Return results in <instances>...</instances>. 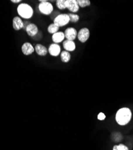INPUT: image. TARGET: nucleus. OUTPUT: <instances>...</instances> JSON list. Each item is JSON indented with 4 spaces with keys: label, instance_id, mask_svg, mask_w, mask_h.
Returning a JSON list of instances; mask_svg holds the SVG:
<instances>
[{
    "label": "nucleus",
    "instance_id": "nucleus-1",
    "mask_svg": "<svg viewBox=\"0 0 133 150\" xmlns=\"http://www.w3.org/2000/svg\"><path fill=\"white\" fill-rule=\"evenodd\" d=\"M132 117L131 110L128 108L119 109L116 112L115 120L120 126H125L130 121Z\"/></svg>",
    "mask_w": 133,
    "mask_h": 150
},
{
    "label": "nucleus",
    "instance_id": "nucleus-2",
    "mask_svg": "<svg viewBox=\"0 0 133 150\" xmlns=\"http://www.w3.org/2000/svg\"><path fill=\"white\" fill-rule=\"evenodd\" d=\"M18 13L22 18L29 19L34 15V10L32 7L27 3H21L17 8Z\"/></svg>",
    "mask_w": 133,
    "mask_h": 150
},
{
    "label": "nucleus",
    "instance_id": "nucleus-3",
    "mask_svg": "<svg viewBox=\"0 0 133 150\" xmlns=\"http://www.w3.org/2000/svg\"><path fill=\"white\" fill-rule=\"evenodd\" d=\"M70 22V18L68 14L63 13L57 15L53 20V23L59 27H64Z\"/></svg>",
    "mask_w": 133,
    "mask_h": 150
},
{
    "label": "nucleus",
    "instance_id": "nucleus-4",
    "mask_svg": "<svg viewBox=\"0 0 133 150\" xmlns=\"http://www.w3.org/2000/svg\"><path fill=\"white\" fill-rule=\"evenodd\" d=\"M39 10L43 15H49L53 11V6L49 2L40 3L39 5Z\"/></svg>",
    "mask_w": 133,
    "mask_h": 150
},
{
    "label": "nucleus",
    "instance_id": "nucleus-5",
    "mask_svg": "<svg viewBox=\"0 0 133 150\" xmlns=\"http://www.w3.org/2000/svg\"><path fill=\"white\" fill-rule=\"evenodd\" d=\"M90 31L88 28H83L77 33L78 40L81 43H85L89 38Z\"/></svg>",
    "mask_w": 133,
    "mask_h": 150
},
{
    "label": "nucleus",
    "instance_id": "nucleus-6",
    "mask_svg": "<svg viewBox=\"0 0 133 150\" xmlns=\"http://www.w3.org/2000/svg\"><path fill=\"white\" fill-rule=\"evenodd\" d=\"M79 8L77 0H66V8L72 13H77Z\"/></svg>",
    "mask_w": 133,
    "mask_h": 150
},
{
    "label": "nucleus",
    "instance_id": "nucleus-7",
    "mask_svg": "<svg viewBox=\"0 0 133 150\" xmlns=\"http://www.w3.org/2000/svg\"><path fill=\"white\" fill-rule=\"evenodd\" d=\"M65 38L68 40L73 41L77 37V32L76 30L74 28L69 27L67 28L64 32Z\"/></svg>",
    "mask_w": 133,
    "mask_h": 150
},
{
    "label": "nucleus",
    "instance_id": "nucleus-8",
    "mask_svg": "<svg viewBox=\"0 0 133 150\" xmlns=\"http://www.w3.org/2000/svg\"><path fill=\"white\" fill-rule=\"evenodd\" d=\"M25 31L27 34L31 37H35L39 33V28L37 26L32 23H30L27 25L25 28Z\"/></svg>",
    "mask_w": 133,
    "mask_h": 150
},
{
    "label": "nucleus",
    "instance_id": "nucleus-9",
    "mask_svg": "<svg viewBox=\"0 0 133 150\" xmlns=\"http://www.w3.org/2000/svg\"><path fill=\"white\" fill-rule=\"evenodd\" d=\"M21 50L23 55L27 56L32 54L35 51L34 47L30 42L24 43L22 46Z\"/></svg>",
    "mask_w": 133,
    "mask_h": 150
},
{
    "label": "nucleus",
    "instance_id": "nucleus-10",
    "mask_svg": "<svg viewBox=\"0 0 133 150\" xmlns=\"http://www.w3.org/2000/svg\"><path fill=\"white\" fill-rule=\"evenodd\" d=\"M48 52L52 57H58L61 54V47L58 44H51L48 49Z\"/></svg>",
    "mask_w": 133,
    "mask_h": 150
},
{
    "label": "nucleus",
    "instance_id": "nucleus-11",
    "mask_svg": "<svg viewBox=\"0 0 133 150\" xmlns=\"http://www.w3.org/2000/svg\"><path fill=\"white\" fill-rule=\"evenodd\" d=\"M24 27V23L19 16H16L13 19V28L16 31L22 29Z\"/></svg>",
    "mask_w": 133,
    "mask_h": 150
},
{
    "label": "nucleus",
    "instance_id": "nucleus-12",
    "mask_svg": "<svg viewBox=\"0 0 133 150\" xmlns=\"http://www.w3.org/2000/svg\"><path fill=\"white\" fill-rule=\"evenodd\" d=\"M63 47L67 52H72L76 49V44L74 41L66 40L63 42Z\"/></svg>",
    "mask_w": 133,
    "mask_h": 150
},
{
    "label": "nucleus",
    "instance_id": "nucleus-13",
    "mask_svg": "<svg viewBox=\"0 0 133 150\" xmlns=\"http://www.w3.org/2000/svg\"><path fill=\"white\" fill-rule=\"evenodd\" d=\"M65 39L64 33L61 31H58L52 35V39L54 43L58 44L62 42Z\"/></svg>",
    "mask_w": 133,
    "mask_h": 150
},
{
    "label": "nucleus",
    "instance_id": "nucleus-14",
    "mask_svg": "<svg viewBox=\"0 0 133 150\" xmlns=\"http://www.w3.org/2000/svg\"><path fill=\"white\" fill-rule=\"evenodd\" d=\"M35 51L40 56H45L47 54V49L41 44H37L35 45Z\"/></svg>",
    "mask_w": 133,
    "mask_h": 150
},
{
    "label": "nucleus",
    "instance_id": "nucleus-15",
    "mask_svg": "<svg viewBox=\"0 0 133 150\" xmlns=\"http://www.w3.org/2000/svg\"><path fill=\"white\" fill-rule=\"evenodd\" d=\"M60 56H61V61L63 62H65V63L68 62L71 59V55H70V52H67L66 51H62L61 52V54H60Z\"/></svg>",
    "mask_w": 133,
    "mask_h": 150
},
{
    "label": "nucleus",
    "instance_id": "nucleus-16",
    "mask_svg": "<svg viewBox=\"0 0 133 150\" xmlns=\"http://www.w3.org/2000/svg\"><path fill=\"white\" fill-rule=\"evenodd\" d=\"M59 27L58 26H57L56 25H55L54 23L50 24L49 27L47 28V31L50 34H53L57 32H58Z\"/></svg>",
    "mask_w": 133,
    "mask_h": 150
},
{
    "label": "nucleus",
    "instance_id": "nucleus-17",
    "mask_svg": "<svg viewBox=\"0 0 133 150\" xmlns=\"http://www.w3.org/2000/svg\"><path fill=\"white\" fill-rule=\"evenodd\" d=\"M79 7L84 8L91 5V1L89 0H77Z\"/></svg>",
    "mask_w": 133,
    "mask_h": 150
},
{
    "label": "nucleus",
    "instance_id": "nucleus-18",
    "mask_svg": "<svg viewBox=\"0 0 133 150\" xmlns=\"http://www.w3.org/2000/svg\"><path fill=\"white\" fill-rule=\"evenodd\" d=\"M57 7L60 10H64L66 8V0H58L56 1Z\"/></svg>",
    "mask_w": 133,
    "mask_h": 150
},
{
    "label": "nucleus",
    "instance_id": "nucleus-19",
    "mask_svg": "<svg viewBox=\"0 0 133 150\" xmlns=\"http://www.w3.org/2000/svg\"><path fill=\"white\" fill-rule=\"evenodd\" d=\"M69 18H70V22H73V23H76L79 21L80 17L78 15L75 14V13H69L68 14Z\"/></svg>",
    "mask_w": 133,
    "mask_h": 150
},
{
    "label": "nucleus",
    "instance_id": "nucleus-20",
    "mask_svg": "<svg viewBox=\"0 0 133 150\" xmlns=\"http://www.w3.org/2000/svg\"><path fill=\"white\" fill-rule=\"evenodd\" d=\"M113 150H128V148L124 144H119L118 145H115Z\"/></svg>",
    "mask_w": 133,
    "mask_h": 150
},
{
    "label": "nucleus",
    "instance_id": "nucleus-21",
    "mask_svg": "<svg viewBox=\"0 0 133 150\" xmlns=\"http://www.w3.org/2000/svg\"><path fill=\"white\" fill-rule=\"evenodd\" d=\"M98 119L99 120H104L105 118H106V115L104 114H103V112H100V113H99V114L98 115Z\"/></svg>",
    "mask_w": 133,
    "mask_h": 150
},
{
    "label": "nucleus",
    "instance_id": "nucleus-22",
    "mask_svg": "<svg viewBox=\"0 0 133 150\" xmlns=\"http://www.w3.org/2000/svg\"><path fill=\"white\" fill-rule=\"evenodd\" d=\"M21 0H11V2L13 3H19L21 2Z\"/></svg>",
    "mask_w": 133,
    "mask_h": 150
},
{
    "label": "nucleus",
    "instance_id": "nucleus-23",
    "mask_svg": "<svg viewBox=\"0 0 133 150\" xmlns=\"http://www.w3.org/2000/svg\"><path fill=\"white\" fill-rule=\"evenodd\" d=\"M47 0H39V2L40 3H44V2H47Z\"/></svg>",
    "mask_w": 133,
    "mask_h": 150
}]
</instances>
